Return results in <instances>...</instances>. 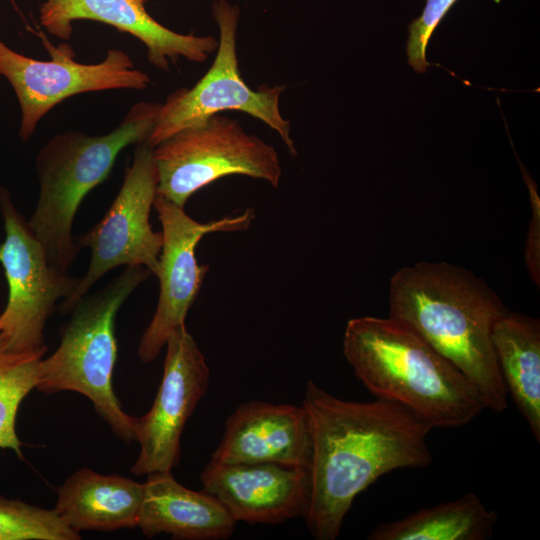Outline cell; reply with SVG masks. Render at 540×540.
Returning <instances> with one entry per match:
<instances>
[{"label": "cell", "mask_w": 540, "mask_h": 540, "mask_svg": "<svg viewBox=\"0 0 540 540\" xmlns=\"http://www.w3.org/2000/svg\"><path fill=\"white\" fill-rule=\"evenodd\" d=\"M457 0H425L422 13L408 27L407 57L409 65L424 73L429 65L426 48L435 28Z\"/></svg>", "instance_id": "22"}, {"label": "cell", "mask_w": 540, "mask_h": 540, "mask_svg": "<svg viewBox=\"0 0 540 540\" xmlns=\"http://www.w3.org/2000/svg\"><path fill=\"white\" fill-rule=\"evenodd\" d=\"M343 354L372 395L408 408L433 428L467 425L486 409L473 383L399 319H350Z\"/></svg>", "instance_id": "3"}, {"label": "cell", "mask_w": 540, "mask_h": 540, "mask_svg": "<svg viewBox=\"0 0 540 540\" xmlns=\"http://www.w3.org/2000/svg\"><path fill=\"white\" fill-rule=\"evenodd\" d=\"M525 181L530 189V198L533 209L532 220L529 224L528 236H527V245H526V264L529 270L531 277L534 282L539 285L540 278V203L537 192L535 190V185L527 175H525Z\"/></svg>", "instance_id": "23"}, {"label": "cell", "mask_w": 540, "mask_h": 540, "mask_svg": "<svg viewBox=\"0 0 540 540\" xmlns=\"http://www.w3.org/2000/svg\"><path fill=\"white\" fill-rule=\"evenodd\" d=\"M143 495L144 483L81 468L58 488L54 510L79 533L133 529L137 527Z\"/></svg>", "instance_id": "17"}, {"label": "cell", "mask_w": 540, "mask_h": 540, "mask_svg": "<svg viewBox=\"0 0 540 540\" xmlns=\"http://www.w3.org/2000/svg\"><path fill=\"white\" fill-rule=\"evenodd\" d=\"M151 274L143 266L125 267L103 289L83 297L61 328L58 347L39 364L38 391L84 395L126 443L136 441V417L124 412L112 386L118 351L115 319L127 298Z\"/></svg>", "instance_id": "5"}, {"label": "cell", "mask_w": 540, "mask_h": 540, "mask_svg": "<svg viewBox=\"0 0 540 540\" xmlns=\"http://www.w3.org/2000/svg\"><path fill=\"white\" fill-rule=\"evenodd\" d=\"M212 15L219 30L215 59L205 75L191 88L171 93L160 104L146 142L155 147L178 131L198 125L226 110L242 111L275 130L292 155H297L290 136V122L283 118L280 96L285 85H262L257 90L243 80L236 41L240 11L227 0L212 3Z\"/></svg>", "instance_id": "7"}, {"label": "cell", "mask_w": 540, "mask_h": 540, "mask_svg": "<svg viewBox=\"0 0 540 540\" xmlns=\"http://www.w3.org/2000/svg\"><path fill=\"white\" fill-rule=\"evenodd\" d=\"M165 346L154 402L145 415L136 417L140 452L131 471L137 476L172 471L178 465L184 427L208 389L206 359L185 325L170 333Z\"/></svg>", "instance_id": "12"}, {"label": "cell", "mask_w": 540, "mask_h": 540, "mask_svg": "<svg viewBox=\"0 0 540 540\" xmlns=\"http://www.w3.org/2000/svg\"><path fill=\"white\" fill-rule=\"evenodd\" d=\"M200 479L203 490L216 497L236 522L278 524L304 517L308 510L310 471L302 467L210 460Z\"/></svg>", "instance_id": "13"}, {"label": "cell", "mask_w": 540, "mask_h": 540, "mask_svg": "<svg viewBox=\"0 0 540 540\" xmlns=\"http://www.w3.org/2000/svg\"><path fill=\"white\" fill-rule=\"evenodd\" d=\"M140 1L145 2V1H147V0H140Z\"/></svg>", "instance_id": "24"}, {"label": "cell", "mask_w": 540, "mask_h": 540, "mask_svg": "<svg viewBox=\"0 0 540 540\" xmlns=\"http://www.w3.org/2000/svg\"><path fill=\"white\" fill-rule=\"evenodd\" d=\"M43 353L10 349L0 334V449H10L22 458L15 423L23 399L36 389Z\"/></svg>", "instance_id": "20"}, {"label": "cell", "mask_w": 540, "mask_h": 540, "mask_svg": "<svg viewBox=\"0 0 540 540\" xmlns=\"http://www.w3.org/2000/svg\"><path fill=\"white\" fill-rule=\"evenodd\" d=\"M157 184L153 147L145 140L137 144L133 161L106 214L75 239L79 249H90L91 258L74 293L62 301V313H70L90 288L114 268L143 266L156 274L163 236L152 229L149 218Z\"/></svg>", "instance_id": "9"}, {"label": "cell", "mask_w": 540, "mask_h": 540, "mask_svg": "<svg viewBox=\"0 0 540 540\" xmlns=\"http://www.w3.org/2000/svg\"><path fill=\"white\" fill-rule=\"evenodd\" d=\"M39 19L48 33L61 40L71 37L77 20L111 25L139 39L146 46L148 62L166 72L180 57L202 63L218 48V39L211 35L180 34L163 26L140 0H46L40 5Z\"/></svg>", "instance_id": "14"}, {"label": "cell", "mask_w": 540, "mask_h": 540, "mask_svg": "<svg viewBox=\"0 0 540 540\" xmlns=\"http://www.w3.org/2000/svg\"><path fill=\"white\" fill-rule=\"evenodd\" d=\"M236 523L216 497L181 485L172 471L151 473L144 483L137 527L148 538L166 533L175 539L223 540Z\"/></svg>", "instance_id": "16"}, {"label": "cell", "mask_w": 540, "mask_h": 540, "mask_svg": "<svg viewBox=\"0 0 540 540\" xmlns=\"http://www.w3.org/2000/svg\"><path fill=\"white\" fill-rule=\"evenodd\" d=\"M159 106L138 102L105 135L70 130L56 134L39 150L36 171L40 191L28 223L52 267L68 272L80 250L72 226L81 202L108 178L123 149L147 140Z\"/></svg>", "instance_id": "4"}, {"label": "cell", "mask_w": 540, "mask_h": 540, "mask_svg": "<svg viewBox=\"0 0 540 540\" xmlns=\"http://www.w3.org/2000/svg\"><path fill=\"white\" fill-rule=\"evenodd\" d=\"M52 59L42 61L11 49L0 38V73L12 86L21 111L19 137L28 141L39 121L65 99L86 92L132 89L142 90L149 76L135 68L123 50L110 49L96 64L76 62L67 45H59Z\"/></svg>", "instance_id": "10"}, {"label": "cell", "mask_w": 540, "mask_h": 540, "mask_svg": "<svg viewBox=\"0 0 540 540\" xmlns=\"http://www.w3.org/2000/svg\"><path fill=\"white\" fill-rule=\"evenodd\" d=\"M497 514L481 499L467 493L460 498L418 510L405 518L384 523L369 540H486L497 523Z\"/></svg>", "instance_id": "19"}, {"label": "cell", "mask_w": 540, "mask_h": 540, "mask_svg": "<svg viewBox=\"0 0 540 540\" xmlns=\"http://www.w3.org/2000/svg\"><path fill=\"white\" fill-rule=\"evenodd\" d=\"M211 460L221 463L273 462L310 471L312 436L303 405L251 400L226 419Z\"/></svg>", "instance_id": "15"}, {"label": "cell", "mask_w": 540, "mask_h": 540, "mask_svg": "<svg viewBox=\"0 0 540 540\" xmlns=\"http://www.w3.org/2000/svg\"><path fill=\"white\" fill-rule=\"evenodd\" d=\"M54 509L0 496V540H78Z\"/></svg>", "instance_id": "21"}, {"label": "cell", "mask_w": 540, "mask_h": 540, "mask_svg": "<svg viewBox=\"0 0 540 540\" xmlns=\"http://www.w3.org/2000/svg\"><path fill=\"white\" fill-rule=\"evenodd\" d=\"M389 306L390 317L411 326L473 383L486 409L508 407L491 337L508 311L482 279L445 262H419L393 275Z\"/></svg>", "instance_id": "2"}, {"label": "cell", "mask_w": 540, "mask_h": 540, "mask_svg": "<svg viewBox=\"0 0 540 540\" xmlns=\"http://www.w3.org/2000/svg\"><path fill=\"white\" fill-rule=\"evenodd\" d=\"M302 405L311 428L310 500L303 517L317 540H335L354 499L379 477L422 468L433 427L385 399H340L308 381Z\"/></svg>", "instance_id": "1"}, {"label": "cell", "mask_w": 540, "mask_h": 540, "mask_svg": "<svg viewBox=\"0 0 540 540\" xmlns=\"http://www.w3.org/2000/svg\"><path fill=\"white\" fill-rule=\"evenodd\" d=\"M1 77H2V75H1V73H0V79H1Z\"/></svg>", "instance_id": "25"}, {"label": "cell", "mask_w": 540, "mask_h": 540, "mask_svg": "<svg viewBox=\"0 0 540 540\" xmlns=\"http://www.w3.org/2000/svg\"><path fill=\"white\" fill-rule=\"evenodd\" d=\"M153 207L162 225L163 243L156 276L159 297L154 315L142 333L137 354L143 363L155 360L170 333L185 325L187 313L198 296L208 272L199 265L196 247L203 236L215 232L245 231L255 218L252 208L244 212L202 223L156 193Z\"/></svg>", "instance_id": "11"}, {"label": "cell", "mask_w": 540, "mask_h": 540, "mask_svg": "<svg viewBox=\"0 0 540 540\" xmlns=\"http://www.w3.org/2000/svg\"><path fill=\"white\" fill-rule=\"evenodd\" d=\"M153 159L157 194L182 208L195 192L228 175L261 179L274 188L282 176L274 147L221 113L156 145Z\"/></svg>", "instance_id": "6"}, {"label": "cell", "mask_w": 540, "mask_h": 540, "mask_svg": "<svg viewBox=\"0 0 540 540\" xmlns=\"http://www.w3.org/2000/svg\"><path fill=\"white\" fill-rule=\"evenodd\" d=\"M0 212L5 234L0 264L8 286L7 303L0 312V334L14 351L45 354L46 323L56 303L74 293L80 278L49 264L28 221L2 186Z\"/></svg>", "instance_id": "8"}, {"label": "cell", "mask_w": 540, "mask_h": 540, "mask_svg": "<svg viewBox=\"0 0 540 540\" xmlns=\"http://www.w3.org/2000/svg\"><path fill=\"white\" fill-rule=\"evenodd\" d=\"M491 337L507 393L539 442V320L508 311L495 323Z\"/></svg>", "instance_id": "18"}]
</instances>
